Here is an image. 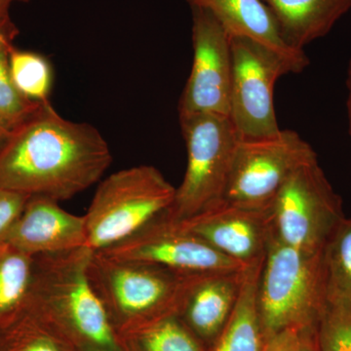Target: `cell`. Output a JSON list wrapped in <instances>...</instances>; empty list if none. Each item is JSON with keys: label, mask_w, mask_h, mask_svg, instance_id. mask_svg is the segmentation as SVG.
<instances>
[{"label": "cell", "mask_w": 351, "mask_h": 351, "mask_svg": "<svg viewBox=\"0 0 351 351\" xmlns=\"http://www.w3.org/2000/svg\"><path fill=\"white\" fill-rule=\"evenodd\" d=\"M112 160L98 129L64 119L49 101L11 131L0 151V188L66 200L98 182Z\"/></svg>", "instance_id": "cell-1"}, {"label": "cell", "mask_w": 351, "mask_h": 351, "mask_svg": "<svg viewBox=\"0 0 351 351\" xmlns=\"http://www.w3.org/2000/svg\"><path fill=\"white\" fill-rule=\"evenodd\" d=\"M212 274H186L94 252L88 276L117 337L180 315L193 288Z\"/></svg>", "instance_id": "cell-2"}, {"label": "cell", "mask_w": 351, "mask_h": 351, "mask_svg": "<svg viewBox=\"0 0 351 351\" xmlns=\"http://www.w3.org/2000/svg\"><path fill=\"white\" fill-rule=\"evenodd\" d=\"M87 247L34 257L27 309L54 322L76 346L120 351L103 302L95 292Z\"/></svg>", "instance_id": "cell-3"}, {"label": "cell", "mask_w": 351, "mask_h": 351, "mask_svg": "<svg viewBox=\"0 0 351 351\" xmlns=\"http://www.w3.org/2000/svg\"><path fill=\"white\" fill-rule=\"evenodd\" d=\"M323 252L298 250L271 232L257 288L258 313L267 341L286 330L317 328L328 304Z\"/></svg>", "instance_id": "cell-4"}, {"label": "cell", "mask_w": 351, "mask_h": 351, "mask_svg": "<svg viewBox=\"0 0 351 351\" xmlns=\"http://www.w3.org/2000/svg\"><path fill=\"white\" fill-rule=\"evenodd\" d=\"M176 188L154 166L113 173L101 182L85 217L87 247L101 251L119 243L167 212Z\"/></svg>", "instance_id": "cell-5"}, {"label": "cell", "mask_w": 351, "mask_h": 351, "mask_svg": "<svg viewBox=\"0 0 351 351\" xmlns=\"http://www.w3.org/2000/svg\"><path fill=\"white\" fill-rule=\"evenodd\" d=\"M188 163L166 217L191 218L223 199L239 136L228 117L201 114L180 120Z\"/></svg>", "instance_id": "cell-6"}, {"label": "cell", "mask_w": 351, "mask_h": 351, "mask_svg": "<svg viewBox=\"0 0 351 351\" xmlns=\"http://www.w3.org/2000/svg\"><path fill=\"white\" fill-rule=\"evenodd\" d=\"M345 217L343 199L318 159L298 168L271 205L274 235L284 244L309 253L324 251Z\"/></svg>", "instance_id": "cell-7"}, {"label": "cell", "mask_w": 351, "mask_h": 351, "mask_svg": "<svg viewBox=\"0 0 351 351\" xmlns=\"http://www.w3.org/2000/svg\"><path fill=\"white\" fill-rule=\"evenodd\" d=\"M315 159L313 147L295 131L239 140L221 200L240 206L270 208L289 177Z\"/></svg>", "instance_id": "cell-8"}, {"label": "cell", "mask_w": 351, "mask_h": 351, "mask_svg": "<svg viewBox=\"0 0 351 351\" xmlns=\"http://www.w3.org/2000/svg\"><path fill=\"white\" fill-rule=\"evenodd\" d=\"M230 112L240 140L276 136L281 129L274 107L277 80L294 73L291 64L276 51L246 38L233 36Z\"/></svg>", "instance_id": "cell-9"}, {"label": "cell", "mask_w": 351, "mask_h": 351, "mask_svg": "<svg viewBox=\"0 0 351 351\" xmlns=\"http://www.w3.org/2000/svg\"><path fill=\"white\" fill-rule=\"evenodd\" d=\"M193 12V59L179 101V119L201 114L230 117L232 54L230 34L211 13Z\"/></svg>", "instance_id": "cell-10"}, {"label": "cell", "mask_w": 351, "mask_h": 351, "mask_svg": "<svg viewBox=\"0 0 351 351\" xmlns=\"http://www.w3.org/2000/svg\"><path fill=\"white\" fill-rule=\"evenodd\" d=\"M100 252L117 260L154 263L186 274L242 271L250 265L226 257L165 213L119 243Z\"/></svg>", "instance_id": "cell-11"}, {"label": "cell", "mask_w": 351, "mask_h": 351, "mask_svg": "<svg viewBox=\"0 0 351 351\" xmlns=\"http://www.w3.org/2000/svg\"><path fill=\"white\" fill-rule=\"evenodd\" d=\"M179 223L226 257L244 265H256L267 253L271 207L240 206L221 200Z\"/></svg>", "instance_id": "cell-12"}, {"label": "cell", "mask_w": 351, "mask_h": 351, "mask_svg": "<svg viewBox=\"0 0 351 351\" xmlns=\"http://www.w3.org/2000/svg\"><path fill=\"white\" fill-rule=\"evenodd\" d=\"M5 242L32 257L83 248L85 217L69 213L48 196L31 195Z\"/></svg>", "instance_id": "cell-13"}, {"label": "cell", "mask_w": 351, "mask_h": 351, "mask_svg": "<svg viewBox=\"0 0 351 351\" xmlns=\"http://www.w3.org/2000/svg\"><path fill=\"white\" fill-rule=\"evenodd\" d=\"M191 8L204 9L216 18L230 34L267 46L284 58L294 71L301 73L309 64L304 51L293 49L284 43L278 25L263 0H186Z\"/></svg>", "instance_id": "cell-14"}, {"label": "cell", "mask_w": 351, "mask_h": 351, "mask_svg": "<svg viewBox=\"0 0 351 351\" xmlns=\"http://www.w3.org/2000/svg\"><path fill=\"white\" fill-rule=\"evenodd\" d=\"M246 269L209 274L193 288L184 302L180 318L207 348L230 319L239 299Z\"/></svg>", "instance_id": "cell-15"}, {"label": "cell", "mask_w": 351, "mask_h": 351, "mask_svg": "<svg viewBox=\"0 0 351 351\" xmlns=\"http://www.w3.org/2000/svg\"><path fill=\"white\" fill-rule=\"evenodd\" d=\"M274 15L284 43L304 51L324 38L351 9V0H263Z\"/></svg>", "instance_id": "cell-16"}, {"label": "cell", "mask_w": 351, "mask_h": 351, "mask_svg": "<svg viewBox=\"0 0 351 351\" xmlns=\"http://www.w3.org/2000/svg\"><path fill=\"white\" fill-rule=\"evenodd\" d=\"M263 261L250 265L245 271L237 306L223 331L207 351H265L267 339L257 308L258 277Z\"/></svg>", "instance_id": "cell-17"}, {"label": "cell", "mask_w": 351, "mask_h": 351, "mask_svg": "<svg viewBox=\"0 0 351 351\" xmlns=\"http://www.w3.org/2000/svg\"><path fill=\"white\" fill-rule=\"evenodd\" d=\"M0 351H80L54 322L25 311L10 324L0 327Z\"/></svg>", "instance_id": "cell-18"}, {"label": "cell", "mask_w": 351, "mask_h": 351, "mask_svg": "<svg viewBox=\"0 0 351 351\" xmlns=\"http://www.w3.org/2000/svg\"><path fill=\"white\" fill-rule=\"evenodd\" d=\"M34 257L0 243V327L10 324L27 309Z\"/></svg>", "instance_id": "cell-19"}, {"label": "cell", "mask_w": 351, "mask_h": 351, "mask_svg": "<svg viewBox=\"0 0 351 351\" xmlns=\"http://www.w3.org/2000/svg\"><path fill=\"white\" fill-rule=\"evenodd\" d=\"M120 351H207L208 348L180 318L172 316L119 338Z\"/></svg>", "instance_id": "cell-20"}, {"label": "cell", "mask_w": 351, "mask_h": 351, "mask_svg": "<svg viewBox=\"0 0 351 351\" xmlns=\"http://www.w3.org/2000/svg\"><path fill=\"white\" fill-rule=\"evenodd\" d=\"M19 29L10 17L0 21V119L11 131L29 119L43 104L29 101L14 85L10 52Z\"/></svg>", "instance_id": "cell-21"}, {"label": "cell", "mask_w": 351, "mask_h": 351, "mask_svg": "<svg viewBox=\"0 0 351 351\" xmlns=\"http://www.w3.org/2000/svg\"><path fill=\"white\" fill-rule=\"evenodd\" d=\"M9 61L13 83L19 93L34 103H49L54 80L49 60L39 53L14 46Z\"/></svg>", "instance_id": "cell-22"}, {"label": "cell", "mask_w": 351, "mask_h": 351, "mask_svg": "<svg viewBox=\"0 0 351 351\" xmlns=\"http://www.w3.org/2000/svg\"><path fill=\"white\" fill-rule=\"evenodd\" d=\"M328 302L351 300V219L343 218L323 252Z\"/></svg>", "instance_id": "cell-23"}, {"label": "cell", "mask_w": 351, "mask_h": 351, "mask_svg": "<svg viewBox=\"0 0 351 351\" xmlns=\"http://www.w3.org/2000/svg\"><path fill=\"white\" fill-rule=\"evenodd\" d=\"M318 351H351V300L328 302L316 328Z\"/></svg>", "instance_id": "cell-24"}, {"label": "cell", "mask_w": 351, "mask_h": 351, "mask_svg": "<svg viewBox=\"0 0 351 351\" xmlns=\"http://www.w3.org/2000/svg\"><path fill=\"white\" fill-rule=\"evenodd\" d=\"M31 195L0 188V243L5 242Z\"/></svg>", "instance_id": "cell-25"}, {"label": "cell", "mask_w": 351, "mask_h": 351, "mask_svg": "<svg viewBox=\"0 0 351 351\" xmlns=\"http://www.w3.org/2000/svg\"><path fill=\"white\" fill-rule=\"evenodd\" d=\"M265 351H300L299 330H286L267 339Z\"/></svg>", "instance_id": "cell-26"}, {"label": "cell", "mask_w": 351, "mask_h": 351, "mask_svg": "<svg viewBox=\"0 0 351 351\" xmlns=\"http://www.w3.org/2000/svg\"><path fill=\"white\" fill-rule=\"evenodd\" d=\"M300 351H318L316 329L300 331Z\"/></svg>", "instance_id": "cell-27"}, {"label": "cell", "mask_w": 351, "mask_h": 351, "mask_svg": "<svg viewBox=\"0 0 351 351\" xmlns=\"http://www.w3.org/2000/svg\"><path fill=\"white\" fill-rule=\"evenodd\" d=\"M346 88H348L346 108H348V126H350V134L351 136V60L350 64H348V75H346Z\"/></svg>", "instance_id": "cell-28"}, {"label": "cell", "mask_w": 351, "mask_h": 351, "mask_svg": "<svg viewBox=\"0 0 351 351\" xmlns=\"http://www.w3.org/2000/svg\"><path fill=\"white\" fill-rule=\"evenodd\" d=\"M31 0H0V21L9 17V9L16 2H29Z\"/></svg>", "instance_id": "cell-29"}, {"label": "cell", "mask_w": 351, "mask_h": 351, "mask_svg": "<svg viewBox=\"0 0 351 351\" xmlns=\"http://www.w3.org/2000/svg\"><path fill=\"white\" fill-rule=\"evenodd\" d=\"M11 135V130L5 125L3 121L0 119V151H1L2 147H4V145L6 144L7 141H8L9 137Z\"/></svg>", "instance_id": "cell-30"}, {"label": "cell", "mask_w": 351, "mask_h": 351, "mask_svg": "<svg viewBox=\"0 0 351 351\" xmlns=\"http://www.w3.org/2000/svg\"><path fill=\"white\" fill-rule=\"evenodd\" d=\"M80 351H117L107 350V348H96V346H80Z\"/></svg>", "instance_id": "cell-31"}]
</instances>
